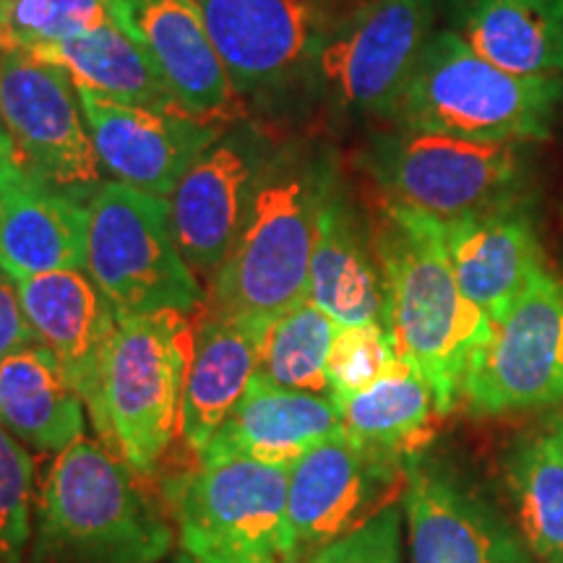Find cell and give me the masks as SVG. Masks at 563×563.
I'll list each match as a JSON object with an SVG mask.
<instances>
[{
	"instance_id": "26",
	"label": "cell",
	"mask_w": 563,
	"mask_h": 563,
	"mask_svg": "<svg viewBox=\"0 0 563 563\" xmlns=\"http://www.w3.org/2000/svg\"><path fill=\"white\" fill-rule=\"evenodd\" d=\"M342 431L357 446L399 467L422 454L443 418L418 368L397 357L368 389L342 399Z\"/></svg>"
},
{
	"instance_id": "4",
	"label": "cell",
	"mask_w": 563,
	"mask_h": 563,
	"mask_svg": "<svg viewBox=\"0 0 563 563\" xmlns=\"http://www.w3.org/2000/svg\"><path fill=\"white\" fill-rule=\"evenodd\" d=\"M329 180L292 159L258 175L243 228L211 274L209 313L272 321L308 298L316 220Z\"/></svg>"
},
{
	"instance_id": "27",
	"label": "cell",
	"mask_w": 563,
	"mask_h": 563,
	"mask_svg": "<svg viewBox=\"0 0 563 563\" xmlns=\"http://www.w3.org/2000/svg\"><path fill=\"white\" fill-rule=\"evenodd\" d=\"M30 53L60 66L79 89H89L108 100L162 112H186L144 51L110 19L70 40L30 47Z\"/></svg>"
},
{
	"instance_id": "30",
	"label": "cell",
	"mask_w": 563,
	"mask_h": 563,
	"mask_svg": "<svg viewBox=\"0 0 563 563\" xmlns=\"http://www.w3.org/2000/svg\"><path fill=\"white\" fill-rule=\"evenodd\" d=\"M34 462L0 426V563H24L34 538Z\"/></svg>"
},
{
	"instance_id": "15",
	"label": "cell",
	"mask_w": 563,
	"mask_h": 563,
	"mask_svg": "<svg viewBox=\"0 0 563 563\" xmlns=\"http://www.w3.org/2000/svg\"><path fill=\"white\" fill-rule=\"evenodd\" d=\"M79 102L102 173L162 199H170L183 175L220 139L214 123L186 112L115 102L89 89H79Z\"/></svg>"
},
{
	"instance_id": "7",
	"label": "cell",
	"mask_w": 563,
	"mask_h": 563,
	"mask_svg": "<svg viewBox=\"0 0 563 563\" xmlns=\"http://www.w3.org/2000/svg\"><path fill=\"white\" fill-rule=\"evenodd\" d=\"M87 274L118 321L191 313L203 302L201 282L175 241L170 201L118 180H104L89 199Z\"/></svg>"
},
{
	"instance_id": "13",
	"label": "cell",
	"mask_w": 563,
	"mask_h": 563,
	"mask_svg": "<svg viewBox=\"0 0 563 563\" xmlns=\"http://www.w3.org/2000/svg\"><path fill=\"white\" fill-rule=\"evenodd\" d=\"M405 517L412 563H534L496 506L422 454L405 467Z\"/></svg>"
},
{
	"instance_id": "9",
	"label": "cell",
	"mask_w": 563,
	"mask_h": 563,
	"mask_svg": "<svg viewBox=\"0 0 563 563\" xmlns=\"http://www.w3.org/2000/svg\"><path fill=\"white\" fill-rule=\"evenodd\" d=\"M0 125L34 178L84 201L104 183L74 79L24 47L0 51Z\"/></svg>"
},
{
	"instance_id": "24",
	"label": "cell",
	"mask_w": 563,
	"mask_h": 563,
	"mask_svg": "<svg viewBox=\"0 0 563 563\" xmlns=\"http://www.w3.org/2000/svg\"><path fill=\"white\" fill-rule=\"evenodd\" d=\"M449 30L493 66L561 76L563 0H446Z\"/></svg>"
},
{
	"instance_id": "32",
	"label": "cell",
	"mask_w": 563,
	"mask_h": 563,
	"mask_svg": "<svg viewBox=\"0 0 563 563\" xmlns=\"http://www.w3.org/2000/svg\"><path fill=\"white\" fill-rule=\"evenodd\" d=\"M402 519L397 506H384L368 522L316 551L308 563H402Z\"/></svg>"
},
{
	"instance_id": "20",
	"label": "cell",
	"mask_w": 563,
	"mask_h": 563,
	"mask_svg": "<svg viewBox=\"0 0 563 563\" xmlns=\"http://www.w3.org/2000/svg\"><path fill=\"white\" fill-rule=\"evenodd\" d=\"M340 431V405L332 397L285 389L253 376L241 402L203 446L199 462L253 460L292 467L302 454Z\"/></svg>"
},
{
	"instance_id": "16",
	"label": "cell",
	"mask_w": 563,
	"mask_h": 563,
	"mask_svg": "<svg viewBox=\"0 0 563 563\" xmlns=\"http://www.w3.org/2000/svg\"><path fill=\"white\" fill-rule=\"evenodd\" d=\"M266 167V144L253 131L220 136L170 196L175 241L194 272L214 274L243 228L253 188Z\"/></svg>"
},
{
	"instance_id": "18",
	"label": "cell",
	"mask_w": 563,
	"mask_h": 563,
	"mask_svg": "<svg viewBox=\"0 0 563 563\" xmlns=\"http://www.w3.org/2000/svg\"><path fill=\"white\" fill-rule=\"evenodd\" d=\"M13 282L34 336L60 361L97 431L102 422L104 363L118 332L115 308L84 269Z\"/></svg>"
},
{
	"instance_id": "25",
	"label": "cell",
	"mask_w": 563,
	"mask_h": 563,
	"mask_svg": "<svg viewBox=\"0 0 563 563\" xmlns=\"http://www.w3.org/2000/svg\"><path fill=\"white\" fill-rule=\"evenodd\" d=\"M81 397L53 350L32 342L0 361V426L24 446L60 454L84 433Z\"/></svg>"
},
{
	"instance_id": "12",
	"label": "cell",
	"mask_w": 563,
	"mask_h": 563,
	"mask_svg": "<svg viewBox=\"0 0 563 563\" xmlns=\"http://www.w3.org/2000/svg\"><path fill=\"white\" fill-rule=\"evenodd\" d=\"M405 481V467L378 460L340 431L290 467L287 522L295 559L316 553L368 522Z\"/></svg>"
},
{
	"instance_id": "5",
	"label": "cell",
	"mask_w": 563,
	"mask_h": 563,
	"mask_svg": "<svg viewBox=\"0 0 563 563\" xmlns=\"http://www.w3.org/2000/svg\"><path fill=\"white\" fill-rule=\"evenodd\" d=\"M534 141H475L446 133H384L371 146V173L394 207L452 224L525 207Z\"/></svg>"
},
{
	"instance_id": "34",
	"label": "cell",
	"mask_w": 563,
	"mask_h": 563,
	"mask_svg": "<svg viewBox=\"0 0 563 563\" xmlns=\"http://www.w3.org/2000/svg\"><path fill=\"white\" fill-rule=\"evenodd\" d=\"M32 342H37V336H34L30 321H26L16 282L0 269V361Z\"/></svg>"
},
{
	"instance_id": "1",
	"label": "cell",
	"mask_w": 563,
	"mask_h": 563,
	"mask_svg": "<svg viewBox=\"0 0 563 563\" xmlns=\"http://www.w3.org/2000/svg\"><path fill=\"white\" fill-rule=\"evenodd\" d=\"M376 256L384 277L386 319L397 357L418 368L435 407L460 402L470 357L490 334V319L462 292L449 262L443 224L386 203Z\"/></svg>"
},
{
	"instance_id": "2",
	"label": "cell",
	"mask_w": 563,
	"mask_h": 563,
	"mask_svg": "<svg viewBox=\"0 0 563 563\" xmlns=\"http://www.w3.org/2000/svg\"><path fill=\"white\" fill-rule=\"evenodd\" d=\"M104 443L63 449L42 485L30 563H162L173 530Z\"/></svg>"
},
{
	"instance_id": "11",
	"label": "cell",
	"mask_w": 563,
	"mask_h": 563,
	"mask_svg": "<svg viewBox=\"0 0 563 563\" xmlns=\"http://www.w3.org/2000/svg\"><path fill=\"white\" fill-rule=\"evenodd\" d=\"M435 0H371L316 55L323 87L355 112H391L431 40Z\"/></svg>"
},
{
	"instance_id": "21",
	"label": "cell",
	"mask_w": 563,
	"mask_h": 563,
	"mask_svg": "<svg viewBox=\"0 0 563 563\" xmlns=\"http://www.w3.org/2000/svg\"><path fill=\"white\" fill-rule=\"evenodd\" d=\"M449 262L462 292L496 323L543 272L525 207L443 224Z\"/></svg>"
},
{
	"instance_id": "37",
	"label": "cell",
	"mask_w": 563,
	"mask_h": 563,
	"mask_svg": "<svg viewBox=\"0 0 563 563\" xmlns=\"http://www.w3.org/2000/svg\"><path fill=\"white\" fill-rule=\"evenodd\" d=\"M5 3H9V0H0V42H3L5 32Z\"/></svg>"
},
{
	"instance_id": "35",
	"label": "cell",
	"mask_w": 563,
	"mask_h": 563,
	"mask_svg": "<svg viewBox=\"0 0 563 563\" xmlns=\"http://www.w3.org/2000/svg\"><path fill=\"white\" fill-rule=\"evenodd\" d=\"M11 165H13V146H11L9 133H5L3 125H0V173Z\"/></svg>"
},
{
	"instance_id": "6",
	"label": "cell",
	"mask_w": 563,
	"mask_h": 563,
	"mask_svg": "<svg viewBox=\"0 0 563 563\" xmlns=\"http://www.w3.org/2000/svg\"><path fill=\"white\" fill-rule=\"evenodd\" d=\"M196 332L188 313L118 321L102 376L97 435L136 475H152L180 433V407Z\"/></svg>"
},
{
	"instance_id": "36",
	"label": "cell",
	"mask_w": 563,
	"mask_h": 563,
	"mask_svg": "<svg viewBox=\"0 0 563 563\" xmlns=\"http://www.w3.org/2000/svg\"><path fill=\"white\" fill-rule=\"evenodd\" d=\"M551 439L555 441V446L561 449V454H563V415L559 420L553 422V431H551Z\"/></svg>"
},
{
	"instance_id": "33",
	"label": "cell",
	"mask_w": 563,
	"mask_h": 563,
	"mask_svg": "<svg viewBox=\"0 0 563 563\" xmlns=\"http://www.w3.org/2000/svg\"><path fill=\"white\" fill-rule=\"evenodd\" d=\"M108 19L110 16L104 0H47L45 26H42L40 40L32 47L70 40L76 34L95 30V26H100Z\"/></svg>"
},
{
	"instance_id": "28",
	"label": "cell",
	"mask_w": 563,
	"mask_h": 563,
	"mask_svg": "<svg viewBox=\"0 0 563 563\" xmlns=\"http://www.w3.org/2000/svg\"><path fill=\"white\" fill-rule=\"evenodd\" d=\"M506 490L534 559L563 563V454L551 433L517 443L506 456Z\"/></svg>"
},
{
	"instance_id": "23",
	"label": "cell",
	"mask_w": 563,
	"mask_h": 563,
	"mask_svg": "<svg viewBox=\"0 0 563 563\" xmlns=\"http://www.w3.org/2000/svg\"><path fill=\"white\" fill-rule=\"evenodd\" d=\"M308 300L340 327L384 323L386 295L378 256L352 209L329 183L316 220Z\"/></svg>"
},
{
	"instance_id": "29",
	"label": "cell",
	"mask_w": 563,
	"mask_h": 563,
	"mask_svg": "<svg viewBox=\"0 0 563 563\" xmlns=\"http://www.w3.org/2000/svg\"><path fill=\"white\" fill-rule=\"evenodd\" d=\"M340 323L329 319L311 300H300L269 321L256 376L285 389L327 394V361Z\"/></svg>"
},
{
	"instance_id": "10",
	"label": "cell",
	"mask_w": 563,
	"mask_h": 563,
	"mask_svg": "<svg viewBox=\"0 0 563 563\" xmlns=\"http://www.w3.org/2000/svg\"><path fill=\"white\" fill-rule=\"evenodd\" d=\"M464 405L475 415H504L563 402V282L545 269L470 357Z\"/></svg>"
},
{
	"instance_id": "22",
	"label": "cell",
	"mask_w": 563,
	"mask_h": 563,
	"mask_svg": "<svg viewBox=\"0 0 563 563\" xmlns=\"http://www.w3.org/2000/svg\"><path fill=\"white\" fill-rule=\"evenodd\" d=\"M266 327L269 321L207 313L196 329L180 407V435L191 452H203L251 386L262 357Z\"/></svg>"
},
{
	"instance_id": "38",
	"label": "cell",
	"mask_w": 563,
	"mask_h": 563,
	"mask_svg": "<svg viewBox=\"0 0 563 563\" xmlns=\"http://www.w3.org/2000/svg\"><path fill=\"white\" fill-rule=\"evenodd\" d=\"M173 563H199V561H194L191 555H186V553H183V555H178V559H175Z\"/></svg>"
},
{
	"instance_id": "8",
	"label": "cell",
	"mask_w": 563,
	"mask_h": 563,
	"mask_svg": "<svg viewBox=\"0 0 563 563\" xmlns=\"http://www.w3.org/2000/svg\"><path fill=\"white\" fill-rule=\"evenodd\" d=\"M290 467L201 462L165 483L186 555L199 563H298L287 522Z\"/></svg>"
},
{
	"instance_id": "19",
	"label": "cell",
	"mask_w": 563,
	"mask_h": 563,
	"mask_svg": "<svg viewBox=\"0 0 563 563\" xmlns=\"http://www.w3.org/2000/svg\"><path fill=\"white\" fill-rule=\"evenodd\" d=\"M89 201L24 173H0V269L11 279L87 269Z\"/></svg>"
},
{
	"instance_id": "14",
	"label": "cell",
	"mask_w": 563,
	"mask_h": 563,
	"mask_svg": "<svg viewBox=\"0 0 563 563\" xmlns=\"http://www.w3.org/2000/svg\"><path fill=\"white\" fill-rule=\"evenodd\" d=\"M238 95L282 89L316 63L319 0H196Z\"/></svg>"
},
{
	"instance_id": "17",
	"label": "cell",
	"mask_w": 563,
	"mask_h": 563,
	"mask_svg": "<svg viewBox=\"0 0 563 563\" xmlns=\"http://www.w3.org/2000/svg\"><path fill=\"white\" fill-rule=\"evenodd\" d=\"M104 5L188 115L203 123L230 115L241 95L211 45L196 0H104Z\"/></svg>"
},
{
	"instance_id": "3",
	"label": "cell",
	"mask_w": 563,
	"mask_h": 563,
	"mask_svg": "<svg viewBox=\"0 0 563 563\" xmlns=\"http://www.w3.org/2000/svg\"><path fill=\"white\" fill-rule=\"evenodd\" d=\"M563 102L561 76L493 66L443 30L428 40L389 115L402 129L475 141H543Z\"/></svg>"
},
{
	"instance_id": "31",
	"label": "cell",
	"mask_w": 563,
	"mask_h": 563,
	"mask_svg": "<svg viewBox=\"0 0 563 563\" xmlns=\"http://www.w3.org/2000/svg\"><path fill=\"white\" fill-rule=\"evenodd\" d=\"M397 361V350L384 323L340 327L327 361L329 391L334 402L368 389Z\"/></svg>"
}]
</instances>
